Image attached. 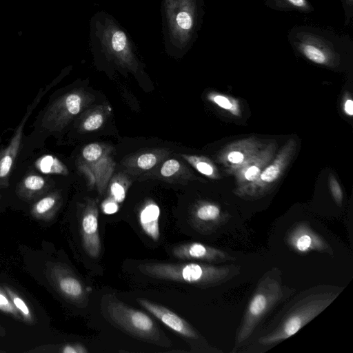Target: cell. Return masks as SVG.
<instances>
[{"instance_id":"1","label":"cell","mask_w":353,"mask_h":353,"mask_svg":"<svg viewBox=\"0 0 353 353\" xmlns=\"http://www.w3.org/2000/svg\"><path fill=\"white\" fill-rule=\"evenodd\" d=\"M343 290L339 286L319 285L292 296L271 321L254 332L242 347L244 349L239 352H263L292 336L325 310Z\"/></svg>"},{"instance_id":"2","label":"cell","mask_w":353,"mask_h":353,"mask_svg":"<svg viewBox=\"0 0 353 353\" xmlns=\"http://www.w3.org/2000/svg\"><path fill=\"white\" fill-rule=\"evenodd\" d=\"M281 271L272 268L259 280L237 330L232 352H236L250 339L268 316L296 292L283 283Z\"/></svg>"},{"instance_id":"3","label":"cell","mask_w":353,"mask_h":353,"mask_svg":"<svg viewBox=\"0 0 353 353\" xmlns=\"http://www.w3.org/2000/svg\"><path fill=\"white\" fill-rule=\"evenodd\" d=\"M138 268L142 274L150 277L185 283L200 288L219 285L240 273V267L234 264L149 262L139 265Z\"/></svg>"},{"instance_id":"4","label":"cell","mask_w":353,"mask_h":353,"mask_svg":"<svg viewBox=\"0 0 353 353\" xmlns=\"http://www.w3.org/2000/svg\"><path fill=\"white\" fill-rule=\"evenodd\" d=\"M109 319L134 337L161 346L171 345L156 323L142 311L130 307L120 301L110 299L106 304Z\"/></svg>"},{"instance_id":"5","label":"cell","mask_w":353,"mask_h":353,"mask_svg":"<svg viewBox=\"0 0 353 353\" xmlns=\"http://www.w3.org/2000/svg\"><path fill=\"white\" fill-rule=\"evenodd\" d=\"M83 105L80 92H69L54 101L46 110L41 126L50 132L61 130L77 114Z\"/></svg>"},{"instance_id":"6","label":"cell","mask_w":353,"mask_h":353,"mask_svg":"<svg viewBox=\"0 0 353 353\" xmlns=\"http://www.w3.org/2000/svg\"><path fill=\"white\" fill-rule=\"evenodd\" d=\"M47 90V87L39 90L34 101L27 107L26 112L16 128L9 144L0 152V189L5 188L9 185V178L19 152L25 125Z\"/></svg>"},{"instance_id":"7","label":"cell","mask_w":353,"mask_h":353,"mask_svg":"<svg viewBox=\"0 0 353 353\" xmlns=\"http://www.w3.org/2000/svg\"><path fill=\"white\" fill-rule=\"evenodd\" d=\"M285 239L289 247L300 254L312 252L333 254L331 246L324 237L305 222L294 223L288 230Z\"/></svg>"},{"instance_id":"8","label":"cell","mask_w":353,"mask_h":353,"mask_svg":"<svg viewBox=\"0 0 353 353\" xmlns=\"http://www.w3.org/2000/svg\"><path fill=\"white\" fill-rule=\"evenodd\" d=\"M172 253L176 258L181 260L201 261L212 263L235 260V258L220 249L199 242L178 245L172 249Z\"/></svg>"},{"instance_id":"9","label":"cell","mask_w":353,"mask_h":353,"mask_svg":"<svg viewBox=\"0 0 353 353\" xmlns=\"http://www.w3.org/2000/svg\"><path fill=\"white\" fill-rule=\"evenodd\" d=\"M81 233L83 248L92 258H97L101 252L99 231L98 209L95 202H89L81 218Z\"/></svg>"},{"instance_id":"10","label":"cell","mask_w":353,"mask_h":353,"mask_svg":"<svg viewBox=\"0 0 353 353\" xmlns=\"http://www.w3.org/2000/svg\"><path fill=\"white\" fill-rule=\"evenodd\" d=\"M138 303L165 325L181 336L194 341L201 339L199 333L188 322L167 307L144 299H138Z\"/></svg>"},{"instance_id":"11","label":"cell","mask_w":353,"mask_h":353,"mask_svg":"<svg viewBox=\"0 0 353 353\" xmlns=\"http://www.w3.org/2000/svg\"><path fill=\"white\" fill-rule=\"evenodd\" d=\"M221 212L215 204L204 203L198 205L192 213V225L199 231H207L219 224Z\"/></svg>"},{"instance_id":"12","label":"cell","mask_w":353,"mask_h":353,"mask_svg":"<svg viewBox=\"0 0 353 353\" xmlns=\"http://www.w3.org/2000/svg\"><path fill=\"white\" fill-rule=\"evenodd\" d=\"M159 216L160 209L153 202L145 205L139 214V221L141 229L154 241H157L160 237Z\"/></svg>"},{"instance_id":"13","label":"cell","mask_w":353,"mask_h":353,"mask_svg":"<svg viewBox=\"0 0 353 353\" xmlns=\"http://www.w3.org/2000/svg\"><path fill=\"white\" fill-rule=\"evenodd\" d=\"M51 182L47 176L31 173L25 176L19 183L17 192L26 198L39 196L51 187Z\"/></svg>"},{"instance_id":"14","label":"cell","mask_w":353,"mask_h":353,"mask_svg":"<svg viewBox=\"0 0 353 353\" xmlns=\"http://www.w3.org/2000/svg\"><path fill=\"white\" fill-rule=\"evenodd\" d=\"M58 285L61 292L68 298L80 304L87 303V291L81 281L75 276L61 275L58 279Z\"/></svg>"},{"instance_id":"15","label":"cell","mask_w":353,"mask_h":353,"mask_svg":"<svg viewBox=\"0 0 353 353\" xmlns=\"http://www.w3.org/2000/svg\"><path fill=\"white\" fill-rule=\"evenodd\" d=\"M34 167L45 174L67 175L68 170L65 164L56 157L46 154L39 157L34 162Z\"/></svg>"},{"instance_id":"16","label":"cell","mask_w":353,"mask_h":353,"mask_svg":"<svg viewBox=\"0 0 353 353\" xmlns=\"http://www.w3.org/2000/svg\"><path fill=\"white\" fill-rule=\"evenodd\" d=\"M59 201V196L55 193H50L39 200L34 205V212L39 215L48 214L55 209Z\"/></svg>"},{"instance_id":"17","label":"cell","mask_w":353,"mask_h":353,"mask_svg":"<svg viewBox=\"0 0 353 353\" xmlns=\"http://www.w3.org/2000/svg\"><path fill=\"white\" fill-rule=\"evenodd\" d=\"M302 50L307 59L316 63L323 64L327 60L325 54L314 46H304Z\"/></svg>"},{"instance_id":"18","label":"cell","mask_w":353,"mask_h":353,"mask_svg":"<svg viewBox=\"0 0 353 353\" xmlns=\"http://www.w3.org/2000/svg\"><path fill=\"white\" fill-rule=\"evenodd\" d=\"M103 123V117L100 113H94L88 117L83 123V128L86 131L99 129Z\"/></svg>"},{"instance_id":"19","label":"cell","mask_w":353,"mask_h":353,"mask_svg":"<svg viewBox=\"0 0 353 353\" xmlns=\"http://www.w3.org/2000/svg\"><path fill=\"white\" fill-rule=\"evenodd\" d=\"M157 163V157L153 153H144L140 155L137 164L139 168L148 170L154 167Z\"/></svg>"},{"instance_id":"20","label":"cell","mask_w":353,"mask_h":353,"mask_svg":"<svg viewBox=\"0 0 353 353\" xmlns=\"http://www.w3.org/2000/svg\"><path fill=\"white\" fill-rule=\"evenodd\" d=\"M180 163L176 159L166 161L161 168V174L163 176L170 177L177 172L180 168Z\"/></svg>"},{"instance_id":"21","label":"cell","mask_w":353,"mask_h":353,"mask_svg":"<svg viewBox=\"0 0 353 353\" xmlns=\"http://www.w3.org/2000/svg\"><path fill=\"white\" fill-rule=\"evenodd\" d=\"M280 172V167L276 164H272L261 174L260 178L263 181L271 183L277 179Z\"/></svg>"},{"instance_id":"22","label":"cell","mask_w":353,"mask_h":353,"mask_svg":"<svg viewBox=\"0 0 353 353\" xmlns=\"http://www.w3.org/2000/svg\"><path fill=\"white\" fill-rule=\"evenodd\" d=\"M125 189L119 182H114L110 185V194L112 199L118 203H121L125 198Z\"/></svg>"},{"instance_id":"23","label":"cell","mask_w":353,"mask_h":353,"mask_svg":"<svg viewBox=\"0 0 353 353\" xmlns=\"http://www.w3.org/2000/svg\"><path fill=\"white\" fill-rule=\"evenodd\" d=\"M330 187L332 192V194L336 203H337L338 204H341L343 201L342 190L339 183L333 176H332L330 179Z\"/></svg>"},{"instance_id":"24","label":"cell","mask_w":353,"mask_h":353,"mask_svg":"<svg viewBox=\"0 0 353 353\" xmlns=\"http://www.w3.org/2000/svg\"><path fill=\"white\" fill-rule=\"evenodd\" d=\"M212 100L220 108L233 111L234 109V105L232 101L223 95L216 94L212 97Z\"/></svg>"},{"instance_id":"25","label":"cell","mask_w":353,"mask_h":353,"mask_svg":"<svg viewBox=\"0 0 353 353\" xmlns=\"http://www.w3.org/2000/svg\"><path fill=\"white\" fill-rule=\"evenodd\" d=\"M192 163L194 164L196 169L201 174L206 176H212L214 172L212 166L205 161H194L191 160Z\"/></svg>"},{"instance_id":"26","label":"cell","mask_w":353,"mask_h":353,"mask_svg":"<svg viewBox=\"0 0 353 353\" xmlns=\"http://www.w3.org/2000/svg\"><path fill=\"white\" fill-rule=\"evenodd\" d=\"M63 353H87L88 350L81 344L67 345L61 350Z\"/></svg>"},{"instance_id":"27","label":"cell","mask_w":353,"mask_h":353,"mask_svg":"<svg viewBox=\"0 0 353 353\" xmlns=\"http://www.w3.org/2000/svg\"><path fill=\"white\" fill-rule=\"evenodd\" d=\"M102 210L105 214H112L118 211L119 205L116 201L110 199L103 203Z\"/></svg>"},{"instance_id":"28","label":"cell","mask_w":353,"mask_h":353,"mask_svg":"<svg viewBox=\"0 0 353 353\" xmlns=\"http://www.w3.org/2000/svg\"><path fill=\"white\" fill-rule=\"evenodd\" d=\"M12 301L16 307L26 316H30V310L25 302L19 296H12Z\"/></svg>"},{"instance_id":"29","label":"cell","mask_w":353,"mask_h":353,"mask_svg":"<svg viewBox=\"0 0 353 353\" xmlns=\"http://www.w3.org/2000/svg\"><path fill=\"white\" fill-rule=\"evenodd\" d=\"M260 172V169L256 165L250 166L245 172L244 176L248 181L254 180Z\"/></svg>"},{"instance_id":"30","label":"cell","mask_w":353,"mask_h":353,"mask_svg":"<svg viewBox=\"0 0 353 353\" xmlns=\"http://www.w3.org/2000/svg\"><path fill=\"white\" fill-rule=\"evenodd\" d=\"M228 160L232 163L239 164L244 160V155L239 151H232L228 154Z\"/></svg>"},{"instance_id":"31","label":"cell","mask_w":353,"mask_h":353,"mask_svg":"<svg viewBox=\"0 0 353 353\" xmlns=\"http://www.w3.org/2000/svg\"><path fill=\"white\" fill-rule=\"evenodd\" d=\"M0 309L8 312H14L12 306L1 293H0Z\"/></svg>"},{"instance_id":"32","label":"cell","mask_w":353,"mask_h":353,"mask_svg":"<svg viewBox=\"0 0 353 353\" xmlns=\"http://www.w3.org/2000/svg\"><path fill=\"white\" fill-rule=\"evenodd\" d=\"M344 110L345 113L349 116L353 114V101L351 99L346 100L344 104Z\"/></svg>"},{"instance_id":"33","label":"cell","mask_w":353,"mask_h":353,"mask_svg":"<svg viewBox=\"0 0 353 353\" xmlns=\"http://www.w3.org/2000/svg\"><path fill=\"white\" fill-rule=\"evenodd\" d=\"M292 5L296 7H304L306 6L305 0H288Z\"/></svg>"}]
</instances>
